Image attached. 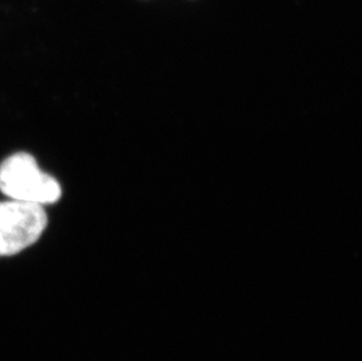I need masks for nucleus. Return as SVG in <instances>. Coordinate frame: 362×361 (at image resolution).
Returning a JSON list of instances; mask_svg holds the SVG:
<instances>
[{
    "label": "nucleus",
    "mask_w": 362,
    "mask_h": 361,
    "mask_svg": "<svg viewBox=\"0 0 362 361\" xmlns=\"http://www.w3.org/2000/svg\"><path fill=\"white\" fill-rule=\"evenodd\" d=\"M0 191L14 201L53 205L62 197V185L39 168L35 157L17 153L0 164Z\"/></svg>",
    "instance_id": "obj_1"
},
{
    "label": "nucleus",
    "mask_w": 362,
    "mask_h": 361,
    "mask_svg": "<svg viewBox=\"0 0 362 361\" xmlns=\"http://www.w3.org/2000/svg\"><path fill=\"white\" fill-rule=\"evenodd\" d=\"M47 227L44 207L25 202H0V256H12L35 244Z\"/></svg>",
    "instance_id": "obj_2"
}]
</instances>
